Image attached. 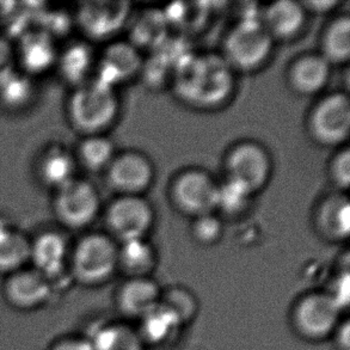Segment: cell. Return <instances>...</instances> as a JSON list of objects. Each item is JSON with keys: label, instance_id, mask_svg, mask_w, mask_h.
<instances>
[{"label": "cell", "instance_id": "8992f818", "mask_svg": "<svg viewBox=\"0 0 350 350\" xmlns=\"http://www.w3.org/2000/svg\"><path fill=\"white\" fill-rule=\"evenodd\" d=\"M53 282L36 269L16 271L5 284L4 298L18 311H36L49 303Z\"/></svg>", "mask_w": 350, "mask_h": 350}, {"label": "cell", "instance_id": "ba28073f", "mask_svg": "<svg viewBox=\"0 0 350 350\" xmlns=\"http://www.w3.org/2000/svg\"><path fill=\"white\" fill-rule=\"evenodd\" d=\"M153 213L150 204L137 195L116 200L108 212V223L122 241L142 239L151 228Z\"/></svg>", "mask_w": 350, "mask_h": 350}, {"label": "cell", "instance_id": "f35d334b", "mask_svg": "<svg viewBox=\"0 0 350 350\" xmlns=\"http://www.w3.org/2000/svg\"><path fill=\"white\" fill-rule=\"evenodd\" d=\"M9 48L0 42V81L10 75V62H11Z\"/></svg>", "mask_w": 350, "mask_h": 350}, {"label": "cell", "instance_id": "4fadbf2b", "mask_svg": "<svg viewBox=\"0 0 350 350\" xmlns=\"http://www.w3.org/2000/svg\"><path fill=\"white\" fill-rule=\"evenodd\" d=\"M129 11L127 1L88 3L81 10V22L92 36L107 38L122 27Z\"/></svg>", "mask_w": 350, "mask_h": 350}, {"label": "cell", "instance_id": "8d00e7d4", "mask_svg": "<svg viewBox=\"0 0 350 350\" xmlns=\"http://www.w3.org/2000/svg\"><path fill=\"white\" fill-rule=\"evenodd\" d=\"M48 350H95L90 338L67 336L53 342Z\"/></svg>", "mask_w": 350, "mask_h": 350}, {"label": "cell", "instance_id": "7a4b0ae2", "mask_svg": "<svg viewBox=\"0 0 350 350\" xmlns=\"http://www.w3.org/2000/svg\"><path fill=\"white\" fill-rule=\"evenodd\" d=\"M273 35L260 19H241L226 40L228 62L241 68H256L268 57Z\"/></svg>", "mask_w": 350, "mask_h": 350}, {"label": "cell", "instance_id": "1f68e13d", "mask_svg": "<svg viewBox=\"0 0 350 350\" xmlns=\"http://www.w3.org/2000/svg\"><path fill=\"white\" fill-rule=\"evenodd\" d=\"M161 303L175 313L180 322L193 317L196 310L194 299L183 289H172L164 298H161Z\"/></svg>", "mask_w": 350, "mask_h": 350}, {"label": "cell", "instance_id": "5b68a950", "mask_svg": "<svg viewBox=\"0 0 350 350\" xmlns=\"http://www.w3.org/2000/svg\"><path fill=\"white\" fill-rule=\"evenodd\" d=\"M118 100L113 88L96 81L77 92L72 100V114L76 122L88 131L105 127L115 118Z\"/></svg>", "mask_w": 350, "mask_h": 350}, {"label": "cell", "instance_id": "3957f363", "mask_svg": "<svg viewBox=\"0 0 350 350\" xmlns=\"http://www.w3.org/2000/svg\"><path fill=\"white\" fill-rule=\"evenodd\" d=\"M118 265V251L109 238L100 234L86 237L73 256V271L77 279L88 284L103 282Z\"/></svg>", "mask_w": 350, "mask_h": 350}, {"label": "cell", "instance_id": "4dcf8cb0", "mask_svg": "<svg viewBox=\"0 0 350 350\" xmlns=\"http://www.w3.org/2000/svg\"><path fill=\"white\" fill-rule=\"evenodd\" d=\"M72 171L73 165L71 159L64 153H53L48 157L43 165L44 178L49 183L60 187H64L71 182Z\"/></svg>", "mask_w": 350, "mask_h": 350}, {"label": "cell", "instance_id": "cb8c5ba5", "mask_svg": "<svg viewBox=\"0 0 350 350\" xmlns=\"http://www.w3.org/2000/svg\"><path fill=\"white\" fill-rule=\"evenodd\" d=\"M144 337L151 342H161L170 336L180 325V319L175 313L159 301L156 308L142 317Z\"/></svg>", "mask_w": 350, "mask_h": 350}, {"label": "cell", "instance_id": "d6986e66", "mask_svg": "<svg viewBox=\"0 0 350 350\" xmlns=\"http://www.w3.org/2000/svg\"><path fill=\"white\" fill-rule=\"evenodd\" d=\"M90 341L95 350H142V336L120 324L100 327Z\"/></svg>", "mask_w": 350, "mask_h": 350}, {"label": "cell", "instance_id": "f1b7e54d", "mask_svg": "<svg viewBox=\"0 0 350 350\" xmlns=\"http://www.w3.org/2000/svg\"><path fill=\"white\" fill-rule=\"evenodd\" d=\"M90 64V51L85 46H75L67 51L62 59V71L68 79L79 81L85 76Z\"/></svg>", "mask_w": 350, "mask_h": 350}, {"label": "cell", "instance_id": "d6a6232c", "mask_svg": "<svg viewBox=\"0 0 350 350\" xmlns=\"http://www.w3.org/2000/svg\"><path fill=\"white\" fill-rule=\"evenodd\" d=\"M194 234L198 241L202 243H212L221 234V223L212 214H204L198 218L194 224Z\"/></svg>", "mask_w": 350, "mask_h": 350}, {"label": "cell", "instance_id": "e0dca14e", "mask_svg": "<svg viewBox=\"0 0 350 350\" xmlns=\"http://www.w3.org/2000/svg\"><path fill=\"white\" fill-rule=\"evenodd\" d=\"M36 270L52 282L53 278L60 274L66 257V245L62 238L55 234H46L38 239L30 250Z\"/></svg>", "mask_w": 350, "mask_h": 350}, {"label": "cell", "instance_id": "7402d4cb", "mask_svg": "<svg viewBox=\"0 0 350 350\" xmlns=\"http://www.w3.org/2000/svg\"><path fill=\"white\" fill-rule=\"evenodd\" d=\"M323 231L334 238H347L350 230V208L347 198L336 196L323 204L319 213Z\"/></svg>", "mask_w": 350, "mask_h": 350}, {"label": "cell", "instance_id": "d4e9b609", "mask_svg": "<svg viewBox=\"0 0 350 350\" xmlns=\"http://www.w3.org/2000/svg\"><path fill=\"white\" fill-rule=\"evenodd\" d=\"M324 57L329 62H343L349 59V17H341L332 24L324 40Z\"/></svg>", "mask_w": 350, "mask_h": 350}, {"label": "cell", "instance_id": "ac0fdd59", "mask_svg": "<svg viewBox=\"0 0 350 350\" xmlns=\"http://www.w3.org/2000/svg\"><path fill=\"white\" fill-rule=\"evenodd\" d=\"M330 75V65L324 57L308 55L294 65L292 81L295 89L304 94H313L325 85Z\"/></svg>", "mask_w": 350, "mask_h": 350}, {"label": "cell", "instance_id": "ffe728a7", "mask_svg": "<svg viewBox=\"0 0 350 350\" xmlns=\"http://www.w3.org/2000/svg\"><path fill=\"white\" fill-rule=\"evenodd\" d=\"M167 27L169 24L163 11H146L137 18L133 27V41L142 47L154 49L167 36Z\"/></svg>", "mask_w": 350, "mask_h": 350}, {"label": "cell", "instance_id": "ab89813d", "mask_svg": "<svg viewBox=\"0 0 350 350\" xmlns=\"http://www.w3.org/2000/svg\"><path fill=\"white\" fill-rule=\"evenodd\" d=\"M335 4H336L335 1H323V3H313V4H311V6L313 5V6H316L319 11H325L324 8H332Z\"/></svg>", "mask_w": 350, "mask_h": 350}, {"label": "cell", "instance_id": "277c9868", "mask_svg": "<svg viewBox=\"0 0 350 350\" xmlns=\"http://www.w3.org/2000/svg\"><path fill=\"white\" fill-rule=\"evenodd\" d=\"M342 308L329 293L304 297L294 310V324L303 336L321 340L340 325Z\"/></svg>", "mask_w": 350, "mask_h": 350}, {"label": "cell", "instance_id": "30bf717a", "mask_svg": "<svg viewBox=\"0 0 350 350\" xmlns=\"http://www.w3.org/2000/svg\"><path fill=\"white\" fill-rule=\"evenodd\" d=\"M228 167L230 178L245 185L251 193H255L265 185L269 177V157L260 145L243 142L231 152Z\"/></svg>", "mask_w": 350, "mask_h": 350}, {"label": "cell", "instance_id": "74e56055", "mask_svg": "<svg viewBox=\"0 0 350 350\" xmlns=\"http://www.w3.org/2000/svg\"><path fill=\"white\" fill-rule=\"evenodd\" d=\"M329 294L340 305L342 310L347 308L348 299H349V275L348 273L341 276V279L337 281L332 292H329Z\"/></svg>", "mask_w": 350, "mask_h": 350}, {"label": "cell", "instance_id": "7c38bea8", "mask_svg": "<svg viewBox=\"0 0 350 350\" xmlns=\"http://www.w3.org/2000/svg\"><path fill=\"white\" fill-rule=\"evenodd\" d=\"M153 177L151 163L145 157L127 152L113 163L109 178L116 189L127 195H134L147 188Z\"/></svg>", "mask_w": 350, "mask_h": 350}, {"label": "cell", "instance_id": "52a82bcc", "mask_svg": "<svg viewBox=\"0 0 350 350\" xmlns=\"http://www.w3.org/2000/svg\"><path fill=\"white\" fill-rule=\"evenodd\" d=\"M312 132L319 142H345L350 131V102L343 94L329 96L317 105L311 118Z\"/></svg>", "mask_w": 350, "mask_h": 350}, {"label": "cell", "instance_id": "484cf974", "mask_svg": "<svg viewBox=\"0 0 350 350\" xmlns=\"http://www.w3.org/2000/svg\"><path fill=\"white\" fill-rule=\"evenodd\" d=\"M53 55L52 44L42 35H33L25 40L23 59L29 68L33 71H41L52 62Z\"/></svg>", "mask_w": 350, "mask_h": 350}, {"label": "cell", "instance_id": "5bb4252c", "mask_svg": "<svg viewBox=\"0 0 350 350\" xmlns=\"http://www.w3.org/2000/svg\"><path fill=\"white\" fill-rule=\"evenodd\" d=\"M142 60L135 46L118 42L110 46L100 66L98 81L111 86L134 76L140 68Z\"/></svg>", "mask_w": 350, "mask_h": 350}, {"label": "cell", "instance_id": "44dd1931", "mask_svg": "<svg viewBox=\"0 0 350 350\" xmlns=\"http://www.w3.org/2000/svg\"><path fill=\"white\" fill-rule=\"evenodd\" d=\"M30 246L23 237L0 228V273L14 274L30 257Z\"/></svg>", "mask_w": 350, "mask_h": 350}, {"label": "cell", "instance_id": "f546056e", "mask_svg": "<svg viewBox=\"0 0 350 350\" xmlns=\"http://www.w3.org/2000/svg\"><path fill=\"white\" fill-rule=\"evenodd\" d=\"M113 144L105 137H92L83 145L81 156L91 169H100L113 156Z\"/></svg>", "mask_w": 350, "mask_h": 350}, {"label": "cell", "instance_id": "2e32d148", "mask_svg": "<svg viewBox=\"0 0 350 350\" xmlns=\"http://www.w3.org/2000/svg\"><path fill=\"white\" fill-rule=\"evenodd\" d=\"M305 21L303 6L291 1L282 0L270 5L265 12V23L270 33L280 38H291L298 33Z\"/></svg>", "mask_w": 350, "mask_h": 350}, {"label": "cell", "instance_id": "836d02e7", "mask_svg": "<svg viewBox=\"0 0 350 350\" xmlns=\"http://www.w3.org/2000/svg\"><path fill=\"white\" fill-rule=\"evenodd\" d=\"M0 83H1L3 95L11 103H19L25 100V97L28 96L29 85L21 77L12 76L10 73L3 78Z\"/></svg>", "mask_w": 350, "mask_h": 350}, {"label": "cell", "instance_id": "6da1fadb", "mask_svg": "<svg viewBox=\"0 0 350 350\" xmlns=\"http://www.w3.org/2000/svg\"><path fill=\"white\" fill-rule=\"evenodd\" d=\"M177 94L194 105H218L228 98L233 88L230 62L218 55L191 57L175 70Z\"/></svg>", "mask_w": 350, "mask_h": 350}, {"label": "cell", "instance_id": "4316f807", "mask_svg": "<svg viewBox=\"0 0 350 350\" xmlns=\"http://www.w3.org/2000/svg\"><path fill=\"white\" fill-rule=\"evenodd\" d=\"M251 194L245 185L228 178L224 185H218L217 207L228 213H236L245 206Z\"/></svg>", "mask_w": 350, "mask_h": 350}, {"label": "cell", "instance_id": "e575fe53", "mask_svg": "<svg viewBox=\"0 0 350 350\" xmlns=\"http://www.w3.org/2000/svg\"><path fill=\"white\" fill-rule=\"evenodd\" d=\"M332 176L337 185L347 189L350 182V153L349 150L341 152L332 164Z\"/></svg>", "mask_w": 350, "mask_h": 350}, {"label": "cell", "instance_id": "603a6c76", "mask_svg": "<svg viewBox=\"0 0 350 350\" xmlns=\"http://www.w3.org/2000/svg\"><path fill=\"white\" fill-rule=\"evenodd\" d=\"M118 263L135 278H144L154 263V254L151 246L142 239L123 241L118 251Z\"/></svg>", "mask_w": 350, "mask_h": 350}, {"label": "cell", "instance_id": "d590c367", "mask_svg": "<svg viewBox=\"0 0 350 350\" xmlns=\"http://www.w3.org/2000/svg\"><path fill=\"white\" fill-rule=\"evenodd\" d=\"M170 70L172 68L167 66L165 62H161L159 57L153 55L151 60L145 66V78L148 81V84H152V85L159 84L161 85V83L167 78Z\"/></svg>", "mask_w": 350, "mask_h": 350}, {"label": "cell", "instance_id": "8fae6325", "mask_svg": "<svg viewBox=\"0 0 350 350\" xmlns=\"http://www.w3.org/2000/svg\"><path fill=\"white\" fill-rule=\"evenodd\" d=\"M98 209V198L95 190L84 182L71 180L62 187L59 211L67 223L81 226L91 221Z\"/></svg>", "mask_w": 350, "mask_h": 350}, {"label": "cell", "instance_id": "83f0119b", "mask_svg": "<svg viewBox=\"0 0 350 350\" xmlns=\"http://www.w3.org/2000/svg\"><path fill=\"white\" fill-rule=\"evenodd\" d=\"M194 9H190V4H174L169 6L163 14L167 24H175L180 28H198L204 22V10L199 9L200 4H195Z\"/></svg>", "mask_w": 350, "mask_h": 350}, {"label": "cell", "instance_id": "9a60e30c", "mask_svg": "<svg viewBox=\"0 0 350 350\" xmlns=\"http://www.w3.org/2000/svg\"><path fill=\"white\" fill-rule=\"evenodd\" d=\"M159 301L158 286L146 278H134L128 281L118 294L120 308L131 317H145Z\"/></svg>", "mask_w": 350, "mask_h": 350}, {"label": "cell", "instance_id": "9c48e42d", "mask_svg": "<svg viewBox=\"0 0 350 350\" xmlns=\"http://www.w3.org/2000/svg\"><path fill=\"white\" fill-rule=\"evenodd\" d=\"M174 195L180 208L201 217L217 207L218 185L204 171H187L176 180Z\"/></svg>", "mask_w": 350, "mask_h": 350}]
</instances>
